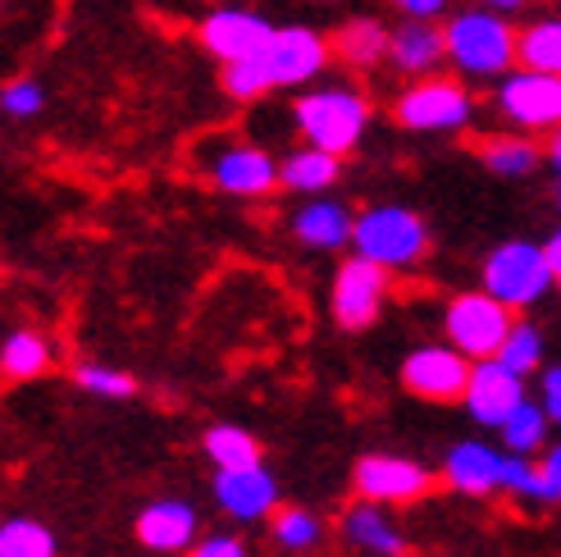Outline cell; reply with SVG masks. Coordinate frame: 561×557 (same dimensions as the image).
Segmentation results:
<instances>
[{
    "label": "cell",
    "mask_w": 561,
    "mask_h": 557,
    "mask_svg": "<svg viewBox=\"0 0 561 557\" xmlns=\"http://www.w3.org/2000/svg\"><path fill=\"white\" fill-rule=\"evenodd\" d=\"M324 60H329V42L316 27H274L256 55L224 65V92L238 101H256L274 88H301L306 78L324 69Z\"/></svg>",
    "instance_id": "cell-1"
},
{
    "label": "cell",
    "mask_w": 561,
    "mask_h": 557,
    "mask_svg": "<svg viewBox=\"0 0 561 557\" xmlns=\"http://www.w3.org/2000/svg\"><path fill=\"white\" fill-rule=\"evenodd\" d=\"M293 124L311 147L347 156L370 124V101L360 92H352V88H316V92L297 96Z\"/></svg>",
    "instance_id": "cell-2"
},
{
    "label": "cell",
    "mask_w": 561,
    "mask_h": 557,
    "mask_svg": "<svg viewBox=\"0 0 561 557\" xmlns=\"http://www.w3.org/2000/svg\"><path fill=\"white\" fill-rule=\"evenodd\" d=\"M447 33V60L470 78H497L516 65L520 37L497 10H466L443 27Z\"/></svg>",
    "instance_id": "cell-3"
},
{
    "label": "cell",
    "mask_w": 561,
    "mask_h": 557,
    "mask_svg": "<svg viewBox=\"0 0 561 557\" xmlns=\"http://www.w3.org/2000/svg\"><path fill=\"white\" fill-rule=\"evenodd\" d=\"M352 247H356V257H366L383 270H411L430 252V229L407 206H375L356 219Z\"/></svg>",
    "instance_id": "cell-4"
},
{
    "label": "cell",
    "mask_w": 561,
    "mask_h": 557,
    "mask_svg": "<svg viewBox=\"0 0 561 557\" xmlns=\"http://www.w3.org/2000/svg\"><path fill=\"white\" fill-rule=\"evenodd\" d=\"M552 261L539 242H502L484 261V293H493L502 306H535L552 288Z\"/></svg>",
    "instance_id": "cell-5"
},
{
    "label": "cell",
    "mask_w": 561,
    "mask_h": 557,
    "mask_svg": "<svg viewBox=\"0 0 561 557\" xmlns=\"http://www.w3.org/2000/svg\"><path fill=\"white\" fill-rule=\"evenodd\" d=\"M512 306H502L493 293H457L447 302V316H443V329H447V343L457 352H466L470 361H484V356H497L502 339L512 333Z\"/></svg>",
    "instance_id": "cell-6"
},
{
    "label": "cell",
    "mask_w": 561,
    "mask_h": 557,
    "mask_svg": "<svg viewBox=\"0 0 561 557\" xmlns=\"http://www.w3.org/2000/svg\"><path fill=\"white\" fill-rule=\"evenodd\" d=\"M392 115H398V124L411 133H453V128L470 124L474 101L453 78H425V82H411V88L398 96Z\"/></svg>",
    "instance_id": "cell-7"
},
{
    "label": "cell",
    "mask_w": 561,
    "mask_h": 557,
    "mask_svg": "<svg viewBox=\"0 0 561 557\" xmlns=\"http://www.w3.org/2000/svg\"><path fill=\"white\" fill-rule=\"evenodd\" d=\"M383 302H388V270L383 265H375L366 257H352V261L339 265V274H333V293H329L333 325L347 329V333L370 329L383 316Z\"/></svg>",
    "instance_id": "cell-8"
},
{
    "label": "cell",
    "mask_w": 561,
    "mask_h": 557,
    "mask_svg": "<svg viewBox=\"0 0 561 557\" xmlns=\"http://www.w3.org/2000/svg\"><path fill=\"white\" fill-rule=\"evenodd\" d=\"M470 366L474 361L466 352H457L453 343H430V348H415L402 356V384L407 394L425 398V402H457L466 398V384H470Z\"/></svg>",
    "instance_id": "cell-9"
},
{
    "label": "cell",
    "mask_w": 561,
    "mask_h": 557,
    "mask_svg": "<svg viewBox=\"0 0 561 557\" xmlns=\"http://www.w3.org/2000/svg\"><path fill=\"white\" fill-rule=\"evenodd\" d=\"M502 120L516 128H561V73L520 69L497 88Z\"/></svg>",
    "instance_id": "cell-10"
},
{
    "label": "cell",
    "mask_w": 561,
    "mask_h": 557,
    "mask_svg": "<svg viewBox=\"0 0 561 557\" xmlns=\"http://www.w3.org/2000/svg\"><path fill=\"white\" fill-rule=\"evenodd\" d=\"M352 480H356V493L360 498H370V503H415V498H425L434 476L420 462L411 457H392V453H370V457H360L356 470H352Z\"/></svg>",
    "instance_id": "cell-11"
},
{
    "label": "cell",
    "mask_w": 561,
    "mask_h": 557,
    "mask_svg": "<svg viewBox=\"0 0 561 557\" xmlns=\"http://www.w3.org/2000/svg\"><path fill=\"white\" fill-rule=\"evenodd\" d=\"M525 402V375L507 371L497 356H484L470 366L466 384V407L484 430H502V421Z\"/></svg>",
    "instance_id": "cell-12"
},
{
    "label": "cell",
    "mask_w": 561,
    "mask_h": 557,
    "mask_svg": "<svg viewBox=\"0 0 561 557\" xmlns=\"http://www.w3.org/2000/svg\"><path fill=\"white\" fill-rule=\"evenodd\" d=\"M210 183L219 192H233V197H265V192L278 187V164L265 147L229 143L210 160Z\"/></svg>",
    "instance_id": "cell-13"
},
{
    "label": "cell",
    "mask_w": 561,
    "mask_h": 557,
    "mask_svg": "<svg viewBox=\"0 0 561 557\" xmlns=\"http://www.w3.org/2000/svg\"><path fill=\"white\" fill-rule=\"evenodd\" d=\"M215 503L233 521H265L278 512V485L265 466L215 470Z\"/></svg>",
    "instance_id": "cell-14"
},
{
    "label": "cell",
    "mask_w": 561,
    "mask_h": 557,
    "mask_svg": "<svg viewBox=\"0 0 561 557\" xmlns=\"http://www.w3.org/2000/svg\"><path fill=\"white\" fill-rule=\"evenodd\" d=\"M274 33V23H265L261 14L251 10H215L206 23H202V46L215 55L219 65H233V60H247L256 55Z\"/></svg>",
    "instance_id": "cell-15"
},
{
    "label": "cell",
    "mask_w": 561,
    "mask_h": 557,
    "mask_svg": "<svg viewBox=\"0 0 561 557\" xmlns=\"http://www.w3.org/2000/svg\"><path fill=\"white\" fill-rule=\"evenodd\" d=\"M502 470H507V448H489V443H457L453 453L443 462V480L453 485L457 493H470V498H484V493H497L502 489Z\"/></svg>",
    "instance_id": "cell-16"
},
{
    "label": "cell",
    "mask_w": 561,
    "mask_h": 557,
    "mask_svg": "<svg viewBox=\"0 0 561 557\" xmlns=\"http://www.w3.org/2000/svg\"><path fill=\"white\" fill-rule=\"evenodd\" d=\"M137 539L151 553H183L196 539V508L183 498H156L137 516Z\"/></svg>",
    "instance_id": "cell-17"
},
{
    "label": "cell",
    "mask_w": 561,
    "mask_h": 557,
    "mask_svg": "<svg viewBox=\"0 0 561 557\" xmlns=\"http://www.w3.org/2000/svg\"><path fill=\"white\" fill-rule=\"evenodd\" d=\"M352 229H356L352 211L329 197H311L293 215V238L301 247H311V252H339V247L352 242Z\"/></svg>",
    "instance_id": "cell-18"
},
{
    "label": "cell",
    "mask_w": 561,
    "mask_h": 557,
    "mask_svg": "<svg viewBox=\"0 0 561 557\" xmlns=\"http://www.w3.org/2000/svg\"><path fill=\"white\" fill-rule=\"evenodd\" d=\"M388 60L411 78H425L447 60V33L430 19H407L398 33L388 37Z\"/></svg>",
    "instance_id": "cell-19"
},
{
    "label": "cell",
    "mask_w": 561,
    "mask_h": 557,
    "mask_svg": "<svg viewBox=\"0 0 561 557\" xmlns=\"http://www.w3.org/2000/svg\"><path fill=\"white\" fill-rule=\"evenodd\" d=\"M343 535H347V544L366 548V553H379V557H407L411 553L407 535L392 525L383 503H370V498H360V503L343 516Z\"/></svg>",
    "instance_id": "cell-20"
},
{
    "label": "cell",
    "mask_w": 561,
    "mask_h": 557,
    "mask_svg": "<svg viewBox=\"0 0 561 557\" xmlns=\"http://www.w3.org/2000/svg\"><path fill=\"white\" fill-rule=\"evenodd\" d=\"M339 170H343V156L333 151H320V147H297L284 164H278V187L288 192H306V197H320L324 187L339 183Z\"/></svg>",
    "instance_id": "cell-21"
},
{
    "label": "cell",
    "mask_w": 561,
    "mask_h": 557,
    "mask_svg": "<svg viewBox=\"0 0 561 557\" xmlns=\"http://www.w3.org/2000/svg\"><path fill=\"white\" fill-rule=\"evenodd\" d=\"M388 37L392 33L379 19H347L339 33H333V50L356 69H375L379 60H388Z\"/></svg>",
    "instance_id": "cell-22"
},
{
    "label": "cell",
    "mask_w": 561,
    "mask_h": 557,
    "mask_svg": "<svg viewBox=\"0 0 561 557\" xmlns=\"http://www.w3.org/2000/svg\"><path fill=\"white\" fill-rule=\"evenodd\" d=\"M202 448L215 462V470H242V466H261V443L242 425H210L202 434Z\"/></svg>",
    "instance_id": "cell-23"
},
{
    "label": "cell",
    "mask_w": 561,
    "mask_h": 557,
    "mask_svg": "<svg viewBox=\"0 0 561 557\" xmlns=\"http://www.w3.org/2000/svg\"><path fill=\"white\" fill-rule=\"evenodd\" d=\"M50 366V343L33 329H14L5 343H0V375L5 379H37Z\"/></svg>",
    "instance_id": "cell-24"
},
{
    "label": "cell",
    "mask_w": 561,
    "mask_h": 557,
    "mask_svg": "<svg viewBox=\"0 0 561 557\" xmlns=\"http://www.w3.org/2000/svg\"><path fill=\"white\" fill-rule=\"evenodd\" d=\"M548 411L543 402H520L507 421H502V443H507V453H520V457H535L539 448H548Z\"/></svg>",
    "instance_id": "cell-25"
},
{
    "label": "cell",
    "mask_w": 561,
    "mask_h": 557,
    "mask_svg": "<svg viewBox=\"0 0 561 557\" xmlns=\"http://www.w3.org/2000/svg\"><path fill=\"white\" fill-rule=\"evenodd\" d=\"M270 535H274L278 548H288V553H311L324 539V521L311 508H278L270 516Z\"/></svg>",
    "instance_id": "cell-26"
},
{
    "label": "cell",
    "mask_w": 561,
    "mask_h": 557,
    "mask_svg": "<svg viewBox=\"0 0 561 557\" xmlns=\"http://www.w3.org/2000/svg\"><path fill=\"white\" fill-rule=\"evenodd\" d=\"M480 160L502 179H525L539 170V147L525 143V137H489L480 147Z\"/></svg>",
    "instance_id": "cell-27"
},
{
    "label": "cell",
    "mask_w": 561,
    "mask_h": 557,
    "mask_svg": "<svg viewBox=\"0 0 561 557\" xmlns=\"http://www.w3.org/2000/svg\"><path fill=\"white\" fill-rule=\"evenodd\" d=\"M520 60L525 69L561 73V19H539L520 33Z\"/></svg>",
    "instance_id": "cell-28"
},
{
    "label": "cell",
    "mask_w": 561,
    "mask_h": 557,
    "mask_svg": "<svg viewBox=\"0 0 561 557\" xmlns=\"http://www.w3.org/2000/svg\"><path fill=\"white\" fill-rule=\"evenodd\" d=\"M0 557H55V535L33 516H10L0 525Z\"/></svg>",
    "instance_id": "cell-29"
},
{
    "label": "cell",
    "mask_w": 561,
    "mask_h": 557,
    "mask_svg": "<svg viewBox=\"0 0 561 557\" xmlns=\"http://www.w3.org/2000/svg\"><path fill=\"white\" fill-rule=\"evenodd\" d=\"M73 384L82 388V394L110 398V402H119V398H133V394H137V379H133L128 371L101 366V361H78V366H73Z\"/></svg>",
    "instance_id": "cell-30"
},
{
    "label": "cell",
    "mask_w": 561,
    "mask_h": 557,
    "mask_svg": "<svg viewBox=\"0 0 561 557\" xmlns=\"http://www.w3.org/2000/svg\"><path fill=\"white\" fill-rule=\"evenodd\" d=\"M497 361H502L507 371H516V375L539 371V366H543V333H539L535 325L516 320L512 333H507V339H502V348H497Z\"/></svg>",
    "instance_id": "cell-31"
},
{
    "label": "cell",
    "mask_w": 561,
    "mask_h": 557,
    "mask_svg": "<svg viewBox=\"0 0 561 557\" xmlns=\"http://www.w3.org/2000/svg\"><path fill=\"white\" fill-rule=\"evenodd\" d=\"M42 105H46V92L33 78H14L10 88H0V110H5L10 120H33V115H42Z\"/></svg>",
    "instance_id": "cell-32"
},
{
    "label": "cell",
    "mask_w": 561,
    "mask_h": 557,
    "mask_svg": "<svg viewBox=\"0 0 561 557\" xmlns=\"http://www.w3.org/2000/svg\"><path fill=\"white\" fill-rule=\"evenodd\" d=\"M192 557H247V544L238 535H206L202 544H192Z\"/></svg>",
    "instance_id": "cell-33"
},
{
    "label": "cell",
    "mask_w": 561,
    "mask_h": 557,
    "mask_svg": "<svg viewBox=\"0 0 561 557\" xmlns=\"http://www.w3.org/2000/svg\"><path fill=\"white\" fill-rule=\"evenodd\" d=\"M539 402H543V411H548V421L561 425V366H548V371H543Z\"/></svg>",
    "instance_id": "cell-34"
},
{
    "label": "cell",
    "mask_w": 561,
    "mask_h": 557,
    "mask_svg": "<svg viewBox=\"0 0 561 557\" xmlns=\"http://www.w3.org/2000/svg\"><path fill=\"white\" fill-rule=\"evenodd\" d=\"M407 19H438L447 10V0H392Z\"/></svg>",
    "instance_id": "cell-35"
},
{
    "label": "cell",
    "mask_w": 561,
    "mask_h": 557,
    "mask_svg": "<svg viewBox=\"0 0 561 557\" xmlns=\"http://www.w3.org/2000/svg\"><path fill=\"white\" fill-rule=\"evenodd\" d=\"M539 466H543V476L552 480V489H557V498H561V443H552V448L543 453V462H539Z\"/></svg>",
    "instance_id": "cell-36"
},
{
    "label": "cell",
    "mask_w": 561,
    "mask_h": 557,
    "mask_svg": "<svg viewBox=\"0 0 561 557\" xmlns=\"http://www.w3.org/2000/svg\"><path fill=\"white\" fill-rule=\"evenodd\" d=\"M543 252H548V261H552V274H561V229L543 242Z\"/></svg>",
    "instance_id": "cell-37"
},
{
    "label": "cell",
    "mask_w": 561,
    "mask_h": 557,
    "mask_svg": "<svg viewBox=\"0 0 561 557\" xmlns=\"http://www.w3.org/2000/svg\"><path fill=\"white\" fill-rule=\"evenodd\" d=\"M548 160H552V170H561V128H552V147H548Z\"/></svg>",
    "instance_id": "cell-38"
},
{
    "label": "cell",
    "mask_w": 561,
    "mask_h": 557,
    "mask_svg": "<svg viewBox=\"0 0 561 557\" xmlns=\"http://www.w3.org/2000/svg\"><path fill=\"white\" fill-rule=\"evenodd\" d=\"M480 5H489V10H497V14H502V10H520L525 0H480Z\"/></svg>",
    "instance_id": "cell-39"
},
{
    "label": "cell",
    "mask_w": 561,
    "mask_h": 557,
    "mask_svg": "<svg viewBox=\"0 0 561 557\" xmlns=\"http://www.w3.org/2000/svg\"><path fill=\"white\" fill-rule=\"evenodd\" d=\"M557 206H561V170H557Z\"/></svg>",
    "instance_id": "cell-40"
},
{
    "label": "cell",
    "mask_w": 561,
    "mask_h": 557,
    "mask_svg": "<svg viewBox=\"0 0 561 557\" xmlns=\"http://www.w3.org/2000/svg\"><path fill=\"white\" fill-rule=\"evenodd\" d=\"M557 284H561V274H557Z\"/></svg>",
    "instance_id": "cell-41"
}]
</instances>
